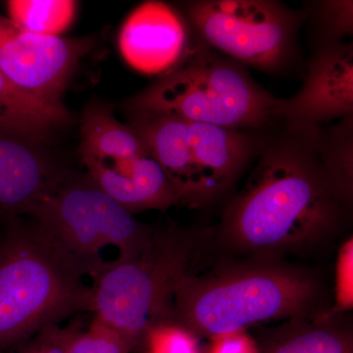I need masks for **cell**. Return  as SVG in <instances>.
<instances>
[{
    "mask_svg": "<svg viewBox=\"0 0 353 353\" xmlns=\"http://www.w3.org/2000/svg\"><path fill=\"white\" fill-rule=\"evenodd\" d=\"M318 128L285 125L269 136L245 187L225 209L219 236L228 246L253 259H279L341 231L352 196L323 163Z\"/></svg>",
    "mask_w": 353,
    "mask_h": 353,
    "instance_id": "obj_1",
    "label": "cell"
},
{
    "mask_svg": "<svg viewBox=\"0 0 353 353\" xmlns=\"http://www.w3.org/2000/svg\"><path fill=\"white\" fill-rule=\"evenodd\" d=\"M31 214L88 267L90 278L108 262L101 256L104 248H117L116 259H129L143 250L155 229L137 220L88 175H65Z\"/></svg>",
    "mask_w": 353,
    "mask_h": 353,
    "instance_id": "obj_7",
    "label": "cell"
},
{
    "mask_svg": "<svg viewBox=\"0 0 353 353\" xmlns=\"http://www.w3.org/2000/svg\"><path fill=\"white\" fill-rule=\"evenodd\" d=\"M353 241L348 239L341 246L339 252L336 267V285H334V305L327 309L325 313L330 316H343V313L352 310Z\"/></svg>",
    "mask_w": 353,
    "mask_h": 353,
    "instance_id": "obj_21",
    "label": "cell"
},
{
    "mask_svg": "<svg viewBox=\"0 0 353 353\" xmlns=\"http://www.w3.org/2000/svg\"><path fill=\"white\" fill-rule=\"evenodd\" d=\"M139 353H202L201 338L173 316L157 320L141 334Z\"/></svg>",
    "mask_w": 353,
    "mask_h": 353,
    "instance_id": "obj_18",
    "label": "cell"
},
{
    "mask_svg": "<svg viewBox=\"0 0 353 353\" xmlns=\"http://www.w3.org/2000/svg\"><path fill=\"white\" fill-rule=\"evenodd\" d=\"M353 116V44L321 43L309 60L303 87L279 99L277 118L288 126L322 127Z\"/></svg>",
    "mask_w": 353,
    "mask_h": 353,
    "instance_id": "obj_10",
    "label": "cell"
},
{
    "mask_svg": "<svg viewBox=\"0 0 353 353\" xmlns=\"http://www.w3.org/2000/svg\"><path fill=\"white\" fill-rule=\"evenodd\" d=\"M69 120L66 108H48L28 99L11 87L0 73V127L15 130L44 143L53 130Z\"/></svg>",
    "mask_w": 353,
    "mask_h": 353,
    "instance_id": "obj_15",
    "label": "cell"
},
{
    "mask_svg": "<svg viewBox=\"0 0 353 353\" xmlns=\"http://www.w3.org/2000/svg\"><path fill=\"white\" fill-rule=\"evenodd\" d=\"M134 343L119 332L94 317L85 330L71 327L65 353H131Z\"/></svg>",
    "mask_w": 353,
    "mask_h": 353,
    "instance_id": "obj_19",
    "label": "cell"
},
{
    "mask_svg": "<svg viewBox=\"0 0 353 353\" xmlns=\"http://www.w3.org/2000/svg\"><path fill=\"white\" fill-rule=\"evenodd\" d=\"M70 328H62L59 325L46 327L26 341V345L17 353H65L68 341Z\"/></svg>",
    "mask_w": 353,
    "mask_h": 353,
    "instance_id": "obj_22",
    "label": "cell"
},
{
    "mask_svg": "<svg viewBox=\"0 0 353 353\" xmlns=\"http://www.w3.org/2000/svg\"><path fill=\"white\" fill-rule=\"evenodd\" d=\"M259 347L261 353H353V334L341 316L323 311L285 321Z\"/></svg>",
    "mask_w": 353,
    "mask_h": 353,
    "instance_id": "obj_14",
    "label": "cell"
},
{
    "mask_svg": "<svg viewBox=\"0 0 353 353\" xmlns=\"http://www.w3.org/2000/svg\"><path fill=\"white\" fill-rule=\"evenodd\" d=\"M85 166L87 175L131 214L166 210L180 204L176 190L148 148L129 157Z\"/></svg>",
    "mask_w": 353,
    "mask_h": 353,
    "instance_id": "obj_13",
    "label": "cell"
},
{
    "mask_svg": "<svg viewBox=\"0 0 353 353\" xmlns=\"http://www.w3.org/2000/svg\"><path fill=\"white\" fill-rule=\"evenodd\" d=\"M41 141L0 127V218L31 214L66 174L44 152Z\"/></svg>",
    "mask_w": 353,
    "mask_h": 353,
    "instance_id": "obj_12",
    "label": "cell"
},
{
    "mask_svg": "<svg viewBox=\"0 0 353 353\" xmlns=\"http://www.w3.org/2000/svg\"><path fill=\"white\" fill-rule=\"evenodd\" d=\"M9 19L32 34L61 37L75 19L77 2L72 0H10Z\"/></svg>",
    "mask_w": 353,
    "mask_h": 353,
    "instance_id": "obj_16",
    "label": "cell"
},
{
    "mask_svg": "<svg viewBox=\"0 0 353 353\" xmlns=\"http://www.w3.org/2000/svg\"><path fill=\"white\" fill-rule=\"evenodd\" d=\"M320 157L336 182L352 196L353 116L343 118L330 128H318Z\"/></svg>",
    "mask_w": 353,
    "mask_h": 353,
    "instance_id": "obj_17",
    "label": "cell"
},
{
    "mask_svg": "<svg viewBox=\"0 0 353 353\" xmlns=\"http://www.w3.org/2000/svg\"><path fill=\"white\" fill-rule=\"evenodd\" d=\"M192 240L176 228L154 229L141 252L106 262L90 278L94 317L126 336L136 350L150 325L172 314L174 290L194 256Z\"/></svg>",
    "mask_w": 353,
    "mask_h": 353,
    "instance_id": "obj_6",
    "label": "cell"
},
{
    "mask_svg": "<svg viewBox=\"0 0 353 353\" xmlns=\"http://www.w3.org/2000/svg\"><path fill=\"white\" fill-rule=\"evenodd\" d=\"M92 44L90 39L32 34L0 16V73L28 99L65 108L61 99L70 78Z\"/></svg>",
    "mask_w": 353,
    "mask_h": 353,
    "instance_id": "obj_9",
    "label": "cell"
},
{
    "mask_svg": "<svg viewBox=\"0 0 353 353\" xmlns=\"http://www.w3.org/2000/svg\"><path fill=\"white\" fill-rule=\"evenodd\" d=\"M306 19L311 18L313 25L322 37V43L341 41L343 37L353 32V2L352 0H326L307 4Z\"/></svg>",
    "mask_w": 353,
    "mask_h": 353,
    "instance_id": "obj_20",
    "label": "cell"
},
{
    "mask_svg": "<svg viewBox=\"0 0 353 353\" xmlns=\"http://www.w3.org/2000/svg\"><path fill=\"white\" fill-rule=\"evenodd\" d=\"M322 303V285L312 272L279 259H252L201 276L185 272L174 290L172 313L210 340L262 323L319 314Z\"/></svg>",
    "mask_w": 353,
    "mask_h": 353,
    "instance_id": "obj_2",
    "label": "cell"
},
{
    "mask_svg": "<svg viewBox=\"0 0 353 353\" xmlns=\"http://www.w3.org/2000/svg\"><path fill=\"white\" fill-rule=\"evenodd\" d=\"M278 99L243 65L196 38L182 62L130 99L126 108L259 132L279 121Z\"/></svg>",
    "mask_w": 353,
    "mask_h": 353,
    "instance_id": "obj_4",
    "label": "cell"
},
{
    "mask_svg": "<svg viewBox=\"0 0 353 353\" xmlns=\"http://www.w3.org/2000/svg\"><path fill=\"white\" fill-rule=\"evenodd\" d=\"M87 266L38 222L6 221L0 236V353L90 311Z\"/></svg>",
    "mask_w": 353,
    "mask_h": 353,
    "instance_id": "obj_3",
    "label": "cell"
},
{
    "mask_svg": "<svg viewBox=\"0 0 353 353\" xmlns=\"http://www.w3.org/2000/svg\"><path fill=\"white\" fill-rule=\"evenodd\" d=\"M185 19L201 43L243 66L278 73L294 61L297 36L306 20L276 0H196Z\"/></svg>",
    "mask_w": 353,
    "mask_h": 353,
    "instance_id": "obj_8",
    "label": "cell"
},
{
    "mask_svg": "<svg viewBox=\"0 0 353 353\" xmlns=\"http://www.w3.org/2000/svg\"><path fill=\"white\" fill-rule=\"evenodd\" d=\"M141 137L178 194L180 204L199 208L230 190L259 157L268 134L194 122L174 116L129 112Z\"/></svg>",
    "mask_w": 353,
    "mask_h": 353,
    "instance_id": "obj_5",
    "label": "cell"
},
{
    "mask_svg": "<svg viewBox=\"0 0 353 353\" xmlns=\"http://www.w3.org/2000/svg\"><path fill=\"white\" fill-rule=\"evenodd\" d=\"M206 353H261V350L252 334L239 331L210 339Z\"/></svg>",
    "mask_w": 353,
    "mask_h": 353,
    "instance_id": "obj_23",
    "label": "cell"
},
{
    "mask_svg": "<svg viewBox=\"0 0 353 353\" xmlns=\"http://www.w3.org/2000/svg\"><path fill=\"white\" fill-rule=\"evenodd\" d=\"M192 36L183 14L164 2L146 1L123 24L121 54L139 73L163 76L187 57L196 43Z\"/></svg>",
    "mask_w": 353,
    "mask_h": 353,
    "instance_id": "obj_11",
    "label": "cell"
}]
</instances>
